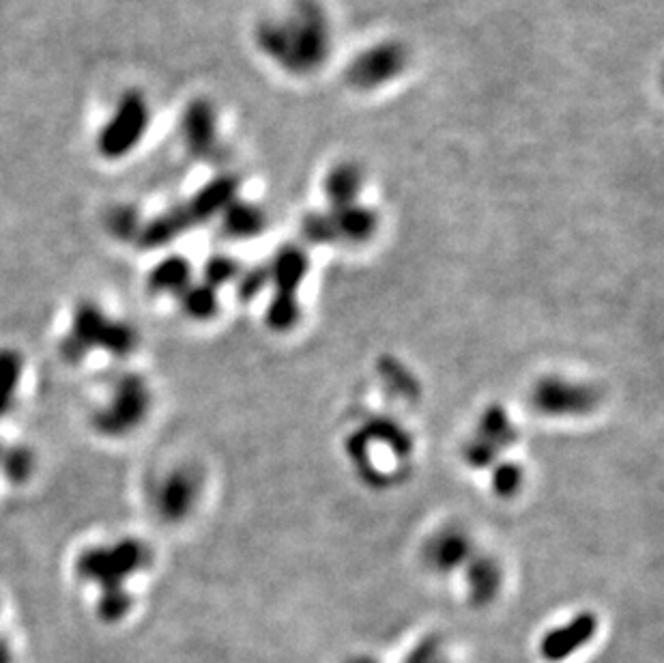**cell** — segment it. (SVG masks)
<instances>
[{
	"instance_id": "1",
	"label": "cell",
	"mask_w": 664,
	"mask_h": 663,
	"mask_svg": "<svg viewBox=\"0 0 664 663\" xmlns=\"http://www.w3.org/2000/svg\"><path fill=\"white\" fill-rule=\"evenodd\" d=\"M254 39L260 52L282 71L310 76L332 56L333 26L323 5L297 0L284 14L260 22Z\"/></svg>"
},
{
	"instance_id": "2",
	"label": "cell",
	"mask_w": 664,
	"mask_h": 663,
	"mask_svg": "<svg viewBox=\"0 0 664 663\" xmlns=\"http://www.w3.org/2000/svg\"><path fill=\"white\" fill-rule=\"evenodd\" d=\"M408 63H411V54L405 43L394 42V39L370 43L349 61L344 81L357 93H370V90H379L402 78V73L408 70Z\"/></svg>"
},
{
	"instance_id": "3",
	"label": "cell",
	"mask_w": 664,
	"mask_h": 663,
	"mask_svg": "<svg viewBox=\"0 0 664 663\" xmlns=\"http://www.w3.org/2000/svg\"><path fill=\"white\" fill-rule=\"evenodd\" d=\"M151 123V110L145 95L138 90H127L117 101L115 112L108 118L98 136V149L106 160H118L134 151L145 138Z\"/></svg>"
},
{
	"instance_id": "4",
	"label": "cell",
	"mask_w": 664,
	"mask_h": 663,
	"mask_svg": "<svg viewBox=\"0 0 664 663\" xmlns=\"http://www.w3.org/2000/svg\"><path fill=\"white\" fill-rule=\"evenodd\" d=\"M533 407L550 418L583 416L595 410L598 394L592 385L572 382L566 377H547L536 384L531 393Z\"/></svg>"
},
{
	"instance_id": "5",
	"label": "cell",
	"mask_w": 664,
	"mask_h": 663,
	"mask_svg": "<svg viewBox=\"0 0 664 663\" xmlns=\"http://www.w3.org/2000/svg\"><path fill=\"white\" fill-rule=\"evenodd\" d=\"M181 136L187 151L196 157H209L220 147L218 112L207 99H196L185 108L181 118Z\"/></svg>"
},
{
	"instance_id": "6",
	"label": "cell",
	"mask_w": 664,
	"mask_h": 663,
	"mask_svg": "<svg viewBox=\"0 0 664 663\" xmlns=\"http://www.w3.org/2000/svg\"><path fill=\"white\" fill-rule=\"evenodd\" d=\"M426 558L436 571L450 573L473 558V545H471V538L464 530L445 528L430 538L428 547H426Z\"/></svg>"
},
{
	"instance_id": "7",
	"label": "cell",
	"mask_w": 664,
	"mask_h": 663,
	"mask_svg": "<svg viewBox=\"0 0 664 663\" xmlns=\"http://www.w3.org/2000/svg\"><path fill=\"white\" fill-rule=\"evenodd\" d=\"M329 215H332L336 240H344L349 243H363L372 240V235L379 229L377 212L360 201L344 207L329 209Z\"/></svg>"
},
{
	"instance_id": "8",
	"label": "cell",
	"mask_w": 664,
	"mask_h": 663,
	"mask_svg": "<svg viewBox=\"0 0 664 663\" xmlns=\"http://www.w3.org/2000/svg\"><path fill=\"white\" fill-rule=\"evenodd\" d=\"M198 500V478L196 474L187 472V469H177L164 480L160 497V511L164 517L168 519H181L192 513L194 504Z\"/></svg>"
},
{
	"instance_id": "9",
	"label": "cell",
	"mask_w": 664,
	"mask_h": 663,
	"mask_svg": "<svg viewBox=\"0 0 664 663\" xmlns=\"http://www.w3.org/2000/svg\"><path fill=\"white\" fill-rule=\"evenodd\" d=\"M363 185H366V175L355 162H338L329 168L323 181V192H325L329 209L351 205L360 201Z\"/></svg>"
},
{
	"instance_id": "10",
	"label": "cell",
	"mask_w": 664,
	"mask_h": 663,
	"mask_svg": "<svg viewBox=\"0 0 664 663\" xmlns=\"http://www.w3.org/2000/svg\"><path fill=\"white\" fill-rule=\"evenodd\" d=\"M310 270L308 252L299 246H282V251L276 254L271 265L267 268L269 271V282H274L276 291L297 293L302 287Z\"/></svg>"
},
{
	"instance_id": "11",
	"label": "cell",
	"mask_w": 664,
	"mask_h": 663,
	"mask_svg": "<svg viewBox=\"0 0 664 663\" xmlns=\"http://www.w3.org/2000/svg\"><path fill=\"white\" fill-rule=\"evenodd\" d=\"M221 218H224L226 235L235 237V240H252V237H258L267 226V215L263 209L254 205V203L239 201V198H235L221 212Z\"/></svg>"
},
{
	"instance_id": "12",
	"label": "cell",
	"mask_w": 664,
	"mask_h": 663,
	"mask_svg": "<svg viewBox=\"0 0 664 663\" xmlns=\"http://www.w3.org/2000/svg\"><path fill=\"white\" fill-rule=\"evenodd\" d=\"M594 631H595L594 616H589V614L576 616V619L567 622V625L555 629L553 633H548L542 646L544 655L550 657V659L570 655L572 650H576L578 646L587 642V639L594 636Z\"/></svg>"
},
{
	"instance_id": "13",
	"label": "cell",
	"mask_w": 664,
	"mask_h": 663,
	"mask_svg": "<svg viewBox=\"0 0 664 663\" xmlns=\"http://www.w3.org/2000/svg\"><path fill=\"white\" fill-rule=\"evenodd\" d=\"M235 198H237V181L232 177H218L198 192L194 201L190 203V207H187L185 212L190 213V218L196 220L211 218V215H215L218 212H224Z\"/></svg>"
},
{
	"instance_id": "14",
	"label": "cell",
	"mask_w": 664,
	"mask_h": 663,
	"mask_svg": "<svg viewBox=\"0 0 664 663\" xmlns=\"http://www.w3.org/2000/svg\"><path fill=\"white\" fill-rule=\"evenodd\" d=\"M467 583L469 591L478 601H491L501 586V569L497 560L491 556L473 554L467 564Z\"/></svg>"
},
{
	"instance_id": "15",
	"label": "cell",
	"mask_w": 664,
	"mask_h": 663,
	"mask_svg": "<svg viewBox=\"0 0 664 663\" xmlns=\"http://www.w3.org/2000/svg\"><path fill=\"white\" fill-rule=\"evenodd\" d=\"M475 435H480L488 444L495 446L499 452L510 449L516 441V429L512 421H510L508 412L501 405H491L482 413L478 433Z\"/></svg>"
},
{
	"instance_id": "16",
	"label": "cell",
	"mask_w": 664,
	"mask_h": 663,
	"mask_svg": "<svg viewBox=\"0 0 664 663\" xmlns=\"http://www.w3.org/2000/svg\"><path fill=\"white\" fill-rule=\"evenodd\" d=\"M302 315V306L297 302V293L276 291L267 306V323L277 332L291 330Z\"/></svg>"
},
{
	"instance_id": "17",
	"label": "cell",
	"mask_w": 664,
	"mask_h": 663,
	"mask_svg": "<svg viewBox=\"0 0 664 663\" xmlns=\"http://www.w3.org/2000/svg\"><path fill=\"white\" fill-rule=\"evenodd\" d=\"M525 483L523 468L514 461H497L491 468V485L499 497H514Z\"/></svg>"
},
{
	"instance_id": "18",
	"label": "cell",
	"mask_w": 664,
	"mask_h": 663,
	"mask_svg": "<svg viewBox=\"0 0 664 663\" xmlns=\"http://www.w3.org/2000/svg\"><path fill=\"white\" fill-rule=\"evenodd\" d=\"M302 235L310 243H332L336 242V231L329 212H312L302 220Z\"/></svg>"
},
{
	"instance_id": "19",
	"label": "cell",
	"mask_w": 664,
	"mask_h": 663,
	"mask_svg": "<svg viewBox=\"0 0 664 663\" xmlns=\"http://www.w3.org/2000/svg\"><path fill=\"white\" fill-rule=\"evenodd\" d=\"M499 452L495 446L488 444L480 435H473L467 446H464V459L471 468H492L499 461Z\"/></svg>"
},
{
	"instance_id": "20",
	"label": "cell",
	"mask_w": 664,
	"mask_h": 663,
	"mask_svg": "<svg viewBox=\"0 0 664 663\" xmlns=\"http://www.w3.org/2000/svg\"><path fill=\"white\" fill-rule=\"evenodd\" d=\"M215 306V296L209 287H196L192 289L190 296H187V310L198 319H207L209 315H213Z\"/></svg>"
},
{
	"instance_id": "21",
	"label": "cell",
	"mask_w": 664,
	"mask_h": 663,
	"mask_svg": "<svg viewBox=\"0 0 664 663\" xmlns=\"http://www.w3.org/2000/svg\"><path fill=\"white\" fill-rule=\"evenodd\" d=\"M187 279H190V265H187V260L181 259H173L168 260V263H162L160 271H157V280H160L164 287L185 285Z\"/></svg>"
},
{
	"instance_id": "22",
	"label": "cell",
	"mask_w": 664,
	"mask_h": 663,
	"mask_svg": "<svg viewBox=\"0 0 664 663\" xmlns=\"http://www.w3.org/2000/svg\"><path fill=\"white\" fill-rule=\"evenodd\" d=\"M237 276V263L226 257H215L211 263L207 265V280L211 285H221V282L232 280Z\"/></svg>"
},
{
	"instance_id": "23",
	"label": "cell",
	"mask_w": 664,
	"mask_h": 663,
	"mask_svg": "<svg viewBox=\"0 0 664 663\" xmlns=\"http://www.w3.org/2000/svg\"><path fill=\"white\" fill-rule=\"evenodd\" d=\"M269 282V271L267 270H252L249 274L243 276L241 280V296L254 298L263 291V287Z\"/></svg>"
},
{
	"instance_id": "24",
	"label": "cell",
	"mask_w": 664,
	"mask_h": 663,
	"mask_svg": "<svg viewBox=\"0 0 664 663\" xmlns=\"http://www.w3.org/2000/svg\"><path fill=\"white\" fill-rule=\"evenodd\" d=\"M112 229L117 233H134L136 229V213L129 212V209H123V212H117L112 215Z\"/></svg>"
}]
</instances>
